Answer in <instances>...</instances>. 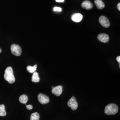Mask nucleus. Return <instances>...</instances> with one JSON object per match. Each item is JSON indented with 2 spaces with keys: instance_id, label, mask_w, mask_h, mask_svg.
<instances>
[{
  "instance_id": "5701e85b",
  "label": "nucleus",
  "mask_w": 120,
  "mask_h": 120,
  "mask_svg": "<svg viewBox=\"0 0 120 120\" xmlns=\"http://www.w3.org/2000/svg\"><path fill=\"white\" fill-rule=\"evenodd\" d=\"M53 87H52V89H53Z\"/></svg>"
},
{
  "instance_id": "2eb2a0df",
  "label": "nucleus",
  "mask_w": 120,
  "mask_h": 120,
  "mask_svg": "<svg viewBox=\"0 0 120 120\" xmlns=\"http://www.w3.org/2000/svg\"><path fill=\"white\" fill-rule=\"evenodd\" d=\"M6 115L5 105L4 104L0 105V116H4Z\"/></svg>"
},
{
  "instance_id": "ddd939ff",
  "label": "nucleus",
  "mask_w": 120,
  "mask_h": 120,
  "mask_svg": "<svg viewBox=\"0 0 120 120\" xmlns=\"http://www.w3.org/2000/svg\"><path fill=\"white\" fill-rule=\"evenodd\" d=\"M28 97L26 95H22L19 98V101L21 103L26 104L28 102Z\"/></svg>"
},
{
  "instance_id": "39448f33",
  "label": "nucleus",
  "mask_w": 120,
  "mask_h": 120,
  "mask_svg": "<svg viewBox=\"0 0 120 120\" xmlns=\"http://www.w3.org/2000/svg\"><path fill=\"white\" fill-rule=\"evenodd\" d=\"M99 21L101 25L105 28H108L110 25V22L107 18L105 16H101L99 17Z\"/></svg>"
},
{
  "instance_id": "f03ea898",
  "label": "nucleus",
  "mask_w": 120,
  "mask_h": 120,
  "mask_svg": "<svg viewBox=\"0 0 120 120\" xmlns=\"http://www.w3.org/2000/svg\"><path fill=\"white\" fill-rule=\"evenodd\" d=\"M118 111V107L115 104H109L105 108V112L108 115H114Z\"/></svg>"
},
{
  "instance_id": "f257e3e1",
  "label": "nucleus",
  "mask_w": 120,
  "mask_h": 120,
  "mask_svg": "<svg viewBox=\"0 0 120 120\" xmlns=\"http://www.w3.org/2000/svg\"><path fill=\"white\" fill-rule=\"evenodd\" d=\"M4 78L5 80L10 84H13L15 82V78L13 74V69L11 67H8L5 69Z\"/></svg>"
},
{
  "instance_id": "4be33fe9",
  "label": "nucleus",
  "mask_w": 120,
  "mask_h": 120,
  "mask_svg": "<svg viewBox=\"0 0 120 120\" xmlns=\"http://www.w3.org/2000/svg\"><path fill=\"white\" fill-rule=\"evenodd\" d=\"M1 51H2V50H1V48H0V53L1 52Z\"/></svg>"
},
{
  "instance_id": "f8f14e48",
  "label": "nucleus",
  "mask_w": 120,
  "mask_h": 120,
  "mask_svg": "<svg viewBox=\"0 0 120 120\" xmlns=\"http://www.w3.org/2000/svg\"><path fill=\"white\" fill-rule=\"evenodd\" d=\"M32 81L34 83H38L40 81V77L39 76L38 73L34 72L33 73L32 77Z\"/></svg>"
},
{
  "instance_id": "a211bd4d",
  "label": "nucleus",
  "mask_w": 120,
  "mask_h": 120,
  "mask_svg": "<svg viewBox=\"0 0 120 120\" xmlns=\"http://www.w3.org/2000/svg\"><path fill=\"white\" fill-rule=\"evenodd\" d=\"M26 108L28 110H31L33 109V106L31 105H26Z\"/></svg>"
},
{
  "instance_id": "20e7f679",
  "label": "nucleus",
  "mask_w": 120,
  "mask_h": 120,
  "mask_svg": "<svg viewBox=\"0 0 120 120\" xmlns=\"http://www.w3.org/2000/svg\"><path fill=\"white\" fill-rule=\"evenodd\" d=\"M68 105L69 107L71 108L73 110H75L78 107V103L75 98L72 97L68 102Z\"/></svg>"
},
{
  "instance_id": "9d476101",
  "label": "nucleus",
  "mask_w": 120,
  "mask_h": 120,
  "mask_svg": "<svg viewBox=\"0 0 120 120\" xmlns=\"http://www.w3.org/2000/svg\"><path fill=\"white\" fill-rule=\"evenodd\" d=\"M82 7L83 9L90 10L93 8V4L90 1L85 0L82 3Z\"/></svg>"
},
{
  "instance_id": "aec40b11",
  "label": "nucleus",
  "mask_w": 120,
  "mask_h": 120,
  "mask_svg": "<svg viewBox=\"0 0 120 120\" xmlns=\"http://www.w3.org/2000/svg\"><path fill=\"white\" fill-rule=\"evenodd\" d=\"M57 2H64V0H55Z\"/></svg>"
},
{
  "instance_id": "dca6fc26",
  "label": "nucleus",
  "mask_w": 120,
  "mask_h": 120,
  "mask_svg": "<svg viewBox=\"0 0 120 120\" xmlns=\"http://www.w3.org/2000/svg\"><path fill=\"white\" fill-rule=\"evenodd\" d=\"M40 115L38 112L33 113L30 116V120H39Z\"/></svg>"
},
{
  "instance_id": "412c9836",
  "label": "nucleus",
  "mask_w": 120,
  "mask_h": 120,
  "mask_svg": "<svg viewBox=\"0 0 120 120\" xmlns=\"http://www.w3.org/2000/svg\"><path fill=\"white\" fill-rule=\"evenodd\" d=\"M117 9H118L120 11V3H119L118 4H117Z\"/></svg>"
},
{
  "instance_id": "7ed1b4c3",
  "label": "nucleus",
  "mask_w": 120,
  "mask_h": 120,
  "mask_svg": "<svg viewBox=\"0 0 120 120\" xmlns=\"http://www.w3.org/2000/svg\"><path fill=\"white\" fill-rule=\"evenodd\" d=\"M11 51L13 55L16 56L21 55L22 53V49L21 47L17 44H13L10 47Z\"/></svg>"
},
{
  "instance_id": "1a4fd4ad",
  "label": "nucleus",
  "mask_w": 120,
  "mask_h": 120,
  "mask_svg": "<svg viewBox=\"0 0 120 120\" xmlns=\"http://www.w3.org/2000/svg\"><path fill=\"white\" fill-rule=\"evenodd\" d=\"M83 17L82 14L77 13H75L73 14V16L71 17V19L73 22H79L82 21V20L83 19Z\"/></svg>"
},
{
  "instance_id": "0eeeda50",
  "label": "nucleus",
  "mask_w": 120,
  "mask_h": 120,
  "mask_svg": "<svg viewBox=\"0 0 120 120\" xmlns=\"http://www.w3.org/2000/svg\"><path fill=\"white\" fill-rule=\"evenodd\" d=\"M98 38L99 41L102 43H107L109 39V38L108 35L105 34V33H101L98 35Z\"/></svg>"
},
{
  "instance_id": "6e6552de",
  "label": "nucleus",
  "mask_w": 120,
  "mask_h": 120,
  "mask_svg": "<svg viewBox=\"0 0 120 120\" xmlns=\"http://www.w3.org/2000/svg\"><path fill=\"white\" fill-rule=\"evenodd\" d=\"M52 93L56 96H59L62 93V86H58L52 89Z\"/></svg>"
},
{
  "instance_id": "9b49d317",
  "label": "nucleus",
  "mask_w": 120,
  "mask_h": 120,
  "mask_svg": "<svg viewBox=\"0 0 120 120\" xmlns=\"http://www.w3.org/2000/svg\"><path fill=\"white\" fill-rule=\"evenodd\" d=\"M95 4L99 9H102L105 7V4L102 0H95Z\"/></svg>"
},
{
  "instance_id": "423d86ee",
  "label": "nucleus",
  "mask_w": 120,
  "mask_h": 120,
  "mask_svg": "<svg viewBox=\"0 0 120 120\" xmlns=\"http://www.w3.org/2000/svg\"><path fill=\"white\" fill-rule=\"evenodd\" d=\"M38 99L39 102L41 104H46L49 102V98L47 96L43 94H40L38 96Z\"/></svg>"
},
{
  "instance_id": "6ab92c4d",
  "label": "nucleus",
  "mask_w": 120,
  "mask_h": 120,
  "mask_svg": "<svg viewBox=\"0 0 120 120\" xmlns=\"http://www.w3.org/2000/svg\"><path fill=\"white\" fill-rule=\"evenodd\" d=\"M116 60H117V62L119 63V64H120V56H117V57H116Z\"/></svg>"
},
{
  "instance_id": "4468645a",
  "label": "nucleus",
  "mask_w": 120,
  "mask_h": 120,
  "mask_svg": "<svg viewBox=\"0 0 120 120\" xmlns=\"http://www.w3.org/2000/svg\"><path fill=\"white\" fill-rule=\"evenodd\" d=\"M37 68V65L35 64L34 66H32L30 65H29L27 67V70L29 73H33L35 72L36 69Z\"/></svg>"
},
{
  "instance_id": "f3484780",
  "label": "nucleus",
  "mask_w": 120,
  "mask_h": 120,
  "mask_svg": "<svg viewBox=\"0 0 120 120\" xmlns=\"http://www.w3.org/2000/svg\"><path fill=\"white\" fill-rule=\"evenodd\" d=\"M53 11L56 12H60L62 11V9L61 8L59 7H55L53 8Z\"/></svg>"
}]
</instances>
